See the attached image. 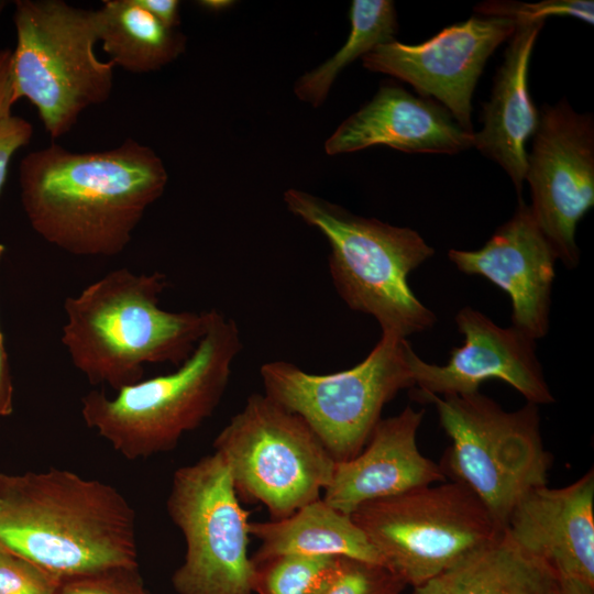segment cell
<instances>
[{
    "label": "cell",
    "instance_id": "f546056e",
    "mask_svg": "<svg viewBox=\"0 0 594 594\" xmlns=\"http://www.w3.org/2000/svg\"><path fill=\"white\" fill-rule=\"evenodd\" d=\"M12 58V50H0V124L12 116L11 109L18 101Z\"/></svg>",
    "mask_w": 594,
    "mask_h": 594
},
{
    "label": "cell",
    "instance_id": "4dcf8cb0",
    "mask_svg": "<svg viewBox=\"0 0 594 594\" xmlns=\"http://www.w3.org/2000/svg\"><path fill=\"white\" fill-rule=\"evenodd\" d=\"M13 411V383L3 333L0 334V418Z\"/></svg>",
    "mask_w": 594,
    "mask_h": 594
},
{
    "label": "cell",
    "instance_id": "d6986e66",
    "mask_svg": "<svg viewBox=\"0 0 594 594\" xmlns=\"http://www.w3.org/2000/svg\"><path fill=\"white\" fill-rule=\"evenodd\" d=\"M544 22L519 23L504 54L490 99L482 105V128L473 147L497 163L521 194L527 166V142L539 123L528 86L529 64Z\"/></svg>",
    "mask_w": 594,
    "mask_h": 594
},
{
    "label": "cell",
    "instance_id": "277c9868",
    "mask_svg": "<svg viewBox=\"0 0 594 594\" xmlns=\"http://www.w3.org/2000/svg\"><path fill=\"white\" fill-rule=\"evenodd\" d=\"M241 350L237 322L211 309L205 336L176 371L123 387L111 398L103 389L88 392L82 420L128 460L170 451L218 407Z\"/></svg>",
    "mask_w": 594,
    "mask_h": 594
},
{
    "label": "cell",
    "instance_id": "8992f818",
    "mask_svg": "<svg viewBox=\"0 0 594 594\" xmlns=\"http://www.w3.org/2000/svg\"><path fill=\"white\" fill-rule=\"evenodd\" d=\"M13 77L18 100L37 110L52 139L67 133L87 108L108 100L111 61L98 58L96 11L62 0H16Z\"/></svg>",
    "mask_w": 594,
    "mask_h": 594
},
{
    "label": "cell",
    "instance_id": "7c38bea8",
    "mask_svg": "<svg viewBox=\"0 0 594 594\" xmlns=\"http://www.w3.org/2000/svg\"><path fill=\"white\" fill-rule=\"evenodd\" d=\"M525 180L531 211L557 257L568 268L580 261L576 226L594 206V120L564 99L542 105L527 155Z\"/></svg>",
    "mask_w": 594,
    "mask_h": 594
},
{
    "label": "cell",
    "instance_id": "52a82bcc",
    "mask_svg": "<svg viewBox=\"0 0 594 594\" xmlns=\"http://www.w3.org/2000/svg\"><path fill=\"white\" fill-rule=\"evenodd\" d=\"M422 402L436 406L451 439L440 464L444 475L471 490L503 531L518 502L548 483L552 458L542 442L538 406L506 411L480 392Z\"/></svg>",
    "mask_w": 594,
    "mask_h": 594
},
{
    "label": "cell",
    "instance_id": "2e32d148",
    "mask_svg": "<svg viewBox=\"0 0 594 594\" xmlns=\"http://www.w3.org/2000/svg\"><path fill=\"white\" fill-rule=\"evenodd\" d=\"M527 554L551 569L557 581L594 594V472L558 488L528 492L503 530Z\"/></svg>",
    "mask_w": 594,
    "mask_h": 594
},
{
    "label": "cell",
    "instance_id": "d4e9b609",
    "mask_svg": "<svg viewBox=\"0 0 594 594\" xmlns=\"http://www.w3.org/2000/svg\"><path fill=\"white\" fill-rule=\"evenodd\" d=\"M482 16L504 18L519 23L544 22L549 16H571L594 23L593 0H543L539 2L485 1L474 7Z\"/></svg>",
    "mask_w": 594,
    "mask_h": 594
},
{
    "label": "cell",
    "instance_id": "5b68a950",
    "mask_svg": "<svg viewBox=\"0 0 594 594\" xmlns=\"http://www.w3.org/2000/svg\"><path fill=\"white\" fill-rule=\"evenodd\" d=\"M283 199L327 239L331 280L350 309L372 316L382 332L402 338L436 323L433 311L408 284V275L435 254L417 231L356 216L299 189H287Z\"/></svg>",
    "mask_w": 594,
    "mask_h": 594
},
{
    "label": "cell",
    "instance_id": "836d02e7",
    "mask_svg": "<svg viewBox=\"0 0 594 594\" xmlns=\"http://www.w3.org/2000/svg\"><path fill=\"white\" fill-rule=\"evenodd\" d=\"M198 3L199 6L208 10L219 11L230 6L231 2L226 1V0H205V1H199Z\"/></svg>",
    "mask_w": 594,
    "mask_h": 594
},
{
    "label": "cell",
    "instance_id": "d6a6232c",
    "mask_svg": "<svg viewBox=\"0 0 594 594\" xmlns=\"http://www.w3.org/2000/svg\"><path fill=\"white\" fill-rule=\"evenodd\" d=\"M417 594H447L440 579H435L415 588Z\"/></svg>",
    "mask_w": 594,
    "mask_h": 594
},
{
    "label": "cell",
    "instance_id": "d590c367",
    "mask_svg": "<svg viewBox=\"0 0 594 594\" xmlns=\"http://www.w3.org/2000/svg\"><path fill=\"white\" fill-rule=\"evenodd\" d=\"M7 1H3V0H0V16L4 10V8L7 7Z\"/></svg>",
    "mask_w": 594,
    "mask_h": 594
},
{
    "label": "cell",
    "instance_id": "484cf974",
    "mask_svg": "<svg viewBox=\"0 0 594 594\" xmlns=\"http://www.w3.org/2000/svg\"><path fill=\"white\" fill-rule=\"evenodd\" d=\"M405 586L380 564L338 557L336 572L321 594H402Z\"/></svg>",
    "mask_w": 594,
    "mask_h": 594
},
{
    "label": "cell",
    "instance_id": "e575fe53",
    "mask_svg": "<svg viewBox=\"0 0 594 594\" xmlns=\"http://www.w3.org/2000/svg\"><path fill=\"white\" fill-rule=\"evenodd\" d=\"M553 594H585V593H582V592L572 590V588H570V587H566V586L560 584V583L557 581V585H556V588H554V591H553Z\"/></svg>",
    "mask_w": 594,
    "mask_h": 594
},
{
    "label": "cell",
    "instance_id": "603a6c76",
    "mask_svg": "<svg viewBox=\"0 0 594 594\" xmlns=\"http://www.w3.org/2000/svg\"><path fill=\"white\" fill-rule=\"evenodd\" d=\"M350 33L343 45L323 64L302 75L295 84L298 99L319 107L324 102L339 74L377 45L395 40L397 12L391 0H353Z\"/></svg>",
    "mask_w": 594,
    "mask_h": 594
},
{
    "label": "cell",
    "instance_id": "74e56055",
    "mask_svg": "<svg viewBox=\"0 0 594 594\" xmlns=\"http://www.w3.org/2000/svg\"><path fill=\"white\" fill-rule=\"evenodd\" d=\"M413 594H417V593H416V592L414 591V593H413Z\"/></svg>",
    "mask_w": 594,
    "mask_h": 594
},
{
    "label": "cell",
    "instance_id": "30bf717a",
    "mask_svg": "<svg viewBox=\"0 0 594 594\" xmlns=\"http://www.w3.org/2000/svg\"><path fill=\"white\" fill-rule=\"evenodd\" d=\"M239 498L283 519L321 498L336 461L310 427L266 396L251 394L213 441Z\"/></svg>",
    "mask_w": 594,
    "mask_h": 594
},
{
    "label": "cell",
    "instance_id": "6da1fadb",
    "mask_svg": "<svg viewBox=\"0 0 594 594\" xmlns=\"http://www.w3.org/2000/svg\"><path fill=\"white\" fill-rule=\"evenodd\" d=\"M168 175L148 146L78 153L59 144L28 153L19 165L20 198L33 230L78 256H114L130 243Z\"/></svg>",
    "mask_w": 594,
    "mask_h": 594
},
{
    "label": "cell",
    "instance_id": "f1b7e54d",
    "mask_svg": "<svg viewBox=\"0 0 594 594\" xmlns=\"http://www.w3.org/2000/svg\"><path fill=\"white\" fill-rule=\"evenodd\" d=\"M32 135L33 127L23 118L11 116L0 124V193L13 155L31 141Z\"/></svg>",
    "mask_w": 594,
    "mask_h": 594
},
{
    "label": "cell",
    "instance_id": "ac0fdd59",
    "mask_svg": "<svg viewBox=\"0 0 594 594\" xmlns=\"http://www.w3.org/2000/svg\"><path fill=\"white\" fill-rule=\"evenodd\" d=\"M424 415V410L406 406L398 415L381 419L358 455L336 462L321 498L351 515L367 502L444 482L441 466L425 457L417 444Z\"/></svg>",
    "mask_w": 594,
    "mask_h": 594
},
{
    "label": "cell",
    "instance_id": "8fae6325",
    "mask_svg": "<svg viewBox=\"0 0 594 594\" xmlns=\"http://www.w3.org/2000/svg\"><path fill=\"white\" fill-rule=\"evenodd\" d=\"M186 542L172 576L177 594H252L249 512L217 452L177 469L166 502Z\"/></svg>",
    "mask_w": 594,
    "mask_h": 594
},
{
    "label": "cell",
    "instance_id": "1f68e13d",
    "mask_svg": "<svg viewBox=\"0 0 594 594\" xmlns=\"http://www.w3.org/2000/svg\"><path fill=\"white\" fill-rule=\"evenodd\" d=\"M156 20L169 29L180 24L179 1L177 0H138Z\"/></svg>",
    "mask_w": 594,
    "mask_h": 594
},
{
    "label": "cell",
    "instance_id": "4316f807",
    "mask_svg": "<svg viewBox=\"0 0 594 594\" xmlns=\"http://www.w3.org/2000/svg\"><path fill=\"white\" fill-rule=\"evenodd\" d=\"M62 581L34 562L0 549V594H55Z\"/></svg>",
    "mask_w": 594,
    "mask_h": 594
},
{
    "label": "cell",
    "instance_id": "5bb4252c",
    "mask_svg": "<svg viewBox=\"0 0 594 594\" xmlns=\"http://www.w3.org/2000/svg\"><path fill=\"white\" fill-rule=\"evenodd\" d=\"M455 323L464 341L452 349L447 364L428 363L411 349L409 366L416 400L430 395L473 394L480 392L483 382L496 378L513 386L527 403L537 406L554 403L534 339L513 326H497L469 306L458 311Z\"/></svg>",
    "mask_w": 594,
    "mask_h": 594
},
{
    "label": "cell",
    "instance_id": "cb8c5ba5",
    "mask_svg": "<svg viewBox=\"0 0 594 594\" xmlns=\"http://www.w3.org/2000/svg\"><path fill=\"white\" fill-rule=\"evenodd\" d=\"M337 562L338 557L302 554L252 560V590L256 594H321L336 572Z\"/></svg>",
    "mask_w": 594,
    "mask_h": 594
},
{
    "label": "cell",
    "instance_id": "9c48e42d",
    "mask_svg": "<svg viewBox=\"0 0 594 594\" xmlns=\"http://www.w3.org/2000/svg\"><path fill=\"white\" fill-rule=\"evenodd\" d=\"M411 349L406 338L382 332L365 359L344 371L311 374L287 361L266 362L264 394L298 415L336 462L346 461L362 451L384 406L414 387Z\"/></svg>",
    "mask_w": 594,
    "mask_h": 594
},
{
    "label": "cell",
    "instance_id": "ffe728a7",
    "mask_svg": "<svg viewBox=\"0 0 594 594\" xmlns=\"http://www.w3.org/2000/svg\"><path fill=\"white\" fill-rule=\"evenodd\" d=\"M249 531L260 541L253 561L302 554L344 557L382 565L377 552L351 516L332 508L322 498L283 519L250 521Z\"/></svg>",
    "mask_w": 594,
    "mask_h": 594
},
{
    "label": "cell",
    "instance_id": "e0dca14e",
    "mask_svg": "<svg viewBox=\"0 0 594 594\" xmlns=\"http://www.w3.org/2000/svg\"><path fill=\"white\" fill-rule=\"evenodd\" d=\"M473 133L436 100L386 81L336 129L324 151L338 155L388 146L406 153L458 154L473 147Z\"/></svg>",
    "mask_w": 594,
    "mask_h": 594
},
{
    "label": "cell",
    "instance_id": "9a60e30c",
    "mask_svg": "<svg viewBox=\"0 0 594 594\" xmlns=\"http://www.w3.org/2000/svg\"><path fill=\"white\" fill-rule=\"evenodd\" d=\"M448 257L462 273L483 276L509 296L514 328L535 341L548 333L558 257L521 197L481 249H451Z\"/></svg>",
    "mask_w": 594,
    "mask_h": 594
},
{
    "label": "cell",
    "instance_id": "3957f363",
    "mask_svg": "<svg viewBox=\"0 0 594 594\" xmlns=\"http://www.w3.org/2000/svg\"><path fill=\"white\" fill-rule=\"evenodd\" d=\"M167 278L117 268L65 299L62 343L91 385L116 392L143 380L147 364L182 365L205 336L208 311L160 307Z\"/></svg>",
    "mask_w": 594,
    "mask_h": 594
},
{
    "label": "cell",
    "instance_id": "ba28073f",
    "mask_svg": "<svg viewBox=\"0 0 594 594\" xmlns=\"http://www.w3.org/2000/svg\"><path fill=\"white\" fill-rule=\"evenodd\" d=\"M350 516L382 565L414 588L438 579L503 532L475 494L455 481L371 501Z\"/></svg>",
    "mask_w": 594,
    "mask_h": 594
},
{
    "label": "cell",
    "instance_id": "7402d4cb",
    "mask_svg": "<svg viewBox=\"0 0 594 594\" xmlns=\"http://www.w3.org/2000/svg\"><path fill=\"white\" fill-rule=\"evenodd\" d=\"M447 594H553L549 566L502 535L439 576Z\"/></svg>",
    "mask_w": 594,
    "mask_h": 594
},
{
    "label": "cell",
    "instance_id": "8d00e7d4",
    "mask_svg": "<svg viewBox=\"0 0 594 594\" xmlns=\"http://www.w3.org/2000/svg\"><path fill=\"white\" fill-rule=\"evenodd\" d=\"M3 253H4V245L0 243V261L2 258ZM0 334H2L1 328H0Z\"/></svg>",
    "mask_w": 594,
    "mask_h": 594
},
{
    "label": "cell",
    "instance_id": "4fadbf2b",
    "mask_svg": "<svg viewBox=\"0 0 594 594\" xmlns=\"http://www.w3.org/2000/svg\"><path fill=\"white\" fill-rule=\"evenodd\" d=\"M515 29L508 19L473 15L420 44L396 40L380 44L362 57V64L411 85L419 96L436 100L463 129L474 132L472 97L479 78L490 56Z\"/></svg>",
    "mask_w": 594,
    "mask_h": 594
},
{
    "label": "cell",
    "instance_id": "7a4b0ae2",
    "mask_svg": "<svg viewBox=\"0 0 594 594\" xmlns=\"http://www.w3.org/2000/svg\"><path fill=\"white\" fill-rule=\"evenodd\" d=\"M135 512L112 485L75 472H0V549L62 579L138 564Z\"/></svg>",
    "mask_w": 594,
    "mask_h": 594
},
{
    "label": "cell",
    "instance_id": "83f0119b",
    "mask_svg": "<svg viewBox=\"0 0 594 594\" xmlns=\"http://www.w3.org/2000/svg\"><path fill=\"white\" fill-rule=\"evenodd\" d=\"M55 594H150L139 566L63 579Z\"/></svg>",
    "mask_w": 594,
    "mask_h": 594
},
{
    "label": "cell",
    "instance_id": "44dd1931",
    "mask_svg": "<svg viewBox=\"0 0 594 594\" xmlns=\"http://www.w3.org/2000/svg\"><path fill=\"white\" fill-rule=\"evenodd\" d=\"M96 20L109 61L128 72L157 70L185 52L186 36L163 25L138 0H105Z\"/></svg>",
    "mask_w": 594,
    "mask_h": 594
}]
</instances>
